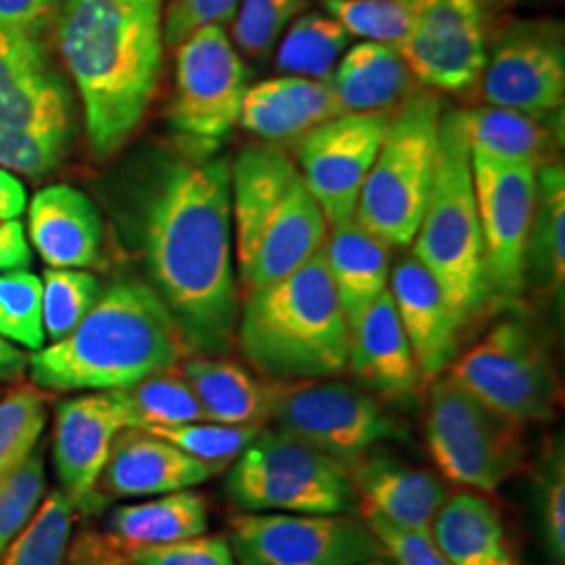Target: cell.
Returning <instances> with one entry per match:
<instances>
[{
  "label": "cell",
  "mask_w": 565,
  "mask_h": 565,
  "mask_svg": "<svg viewBox=\"0 0 565 565\" xmlns=\"http://www.w3.org/2000/svg\"><path fill=\"white\" fill-rule=\"evenodd\" d=\"M139 242L151 279L193 354L235 343L239 287L233 264L231 163L218 156L166 160L139 205Z\"/></svg>",
  "instance_id": "obj_1"
},
{
  "label": "cell",
  "mask_w": 565,
  "mask_h": 565,
  "mask_svg": "<svg viewBox=\"0 0 565 565\" xmlns=\"http://www.w3.org/2000/svg\"><path fill=\"white\" fill-rule=\"evenodd\" d=\"M57 42L90 147L111 158L141 126L160 84L163 0H65Z\"/></svg>",
  "instance_id": "obj_2"
},
{
  "label": "cell",
  "mask_w": 565,
  "mask_h": 565,
  "mask_svg": "<svg viewBox=\"0 0 565 565\" xmlns=\"http://www.w3.org/2000/svg\"><path fill=\"white\" fill-rule=\"evenodd\" d=\"M186 348L151 285H111L78 327L28 356L34 385L53 392L121 390L181 363Z\"/></svg>",
  "instance_id": "obj_3"
},
{
  "label": "cell",
  "mask_w": 565,
  "mask_h": 565,
  "mask_svg": "<svg viewBox=\"0 0 565 565\" xmlns=\"http://www.w3.org/2000/svg\"><path fill=\"white\" fill-rule=\"evenodd\" d=\"M235 342L247 363L277 384L329 380L348 369L350 327L323 252L245 294Z\"/></svg>",
  "instance_id": "obj_4"
},
{
  "label": "cell",
  "mask_w": 565,
  "mask_h": 565,
  "mask_svg": "<svg viewBox=\"0 0 565 565\" xmlns=\"http://www.w3.org/2000/svg\"><path fill=\"white\" fill-rule=\"evenodd\" d=\"M231 216L245 294L317 256L327 237L321 205L281 145H247L231 166Z\"/></svg>",
  "instance_id": "obj_5"
},
{
  "label": "cell",
  "mask_w": 565,
  "mask_h": 565,
  "mask_svg": "<svg viewBox=\"0 0 565 565\" xmlns=\"http://www.w3.org/2000/svg\"><path fill=\"white\" fill-rule=\"evenodd\" d=\"M413 256L440 285L459 329L490 306L484 243L473 184L471 149L463 114H443L434 181L424 218L413 239Z\"/></svg>",
  "instance_id": "obj_6"
},
{
  "label": "cell",
  "mask_w": 565,
  "mask_h": 565,
  "mask_svg": "<svg viewBox=\"0 0 565 565\" xmlns=\"http://www.w3.org/2000/svg\"><path fill=\"white\" fill-rule=\"evenodd\" d=\"M440 121L436 93L424 88L406 97L364 179L354 221L390 247H408L417 235L434 181Z\"/></svg>",
  "instance_id": "obj_7"
},
{
  "label": "cell",
  "mask_w": 565,
  "mask_h": 565,
  "mask_svg": "<svg viewBox=\"0 0 565 565\" xmlns=\"http://www.w3.org/2000/svg\"><path fill=\"white\" fill-rule=\"evenodd\" d=\"M431 382L425 443L436 469L446 482L497 492L524 467L525 425L486 406L448 373Z\"/></svg>",
  "instance_id": "obj_8"
},
{
  "label": "cell",
  "mask_w": 565,
  "mask_h": 565,
  "mask_svg": "<svg viewBox=\"0 0 565 565\" xmlns=\"http://www.w3.org/2000/svg\"><path fill=\"white\" fill-rule=\"evenodd\" d=\"M224 494L252 513H352L359 503L342 463L268 427L231 465Z\"/></svg>",
  "instance_id": "obj_9"
},
{
  "label": "cell",
  "mask_w": 565,
  "mask_h": 565,
  "mask_svg": "<svg viewBox=\"0 0 565 565\" xmlns=\"http://www.w3.org/2000/svg\"><path fill=\"white\" fill-rule=\"evenodd\" d=\"M174 51L177 70L168 124L181 153L216 156L239 126L249 70L223 25H205Z\"/></svg>",
  "instance_id": "obj_10"
},
{
  "label": "cell",
  "mask_w": 565,
  "mask_h": 565,
  "mask_svg": "<svg viewBox=\"0 0 565 565\" xmlns=\"http://www.w3.org/2000/svg\"><path fill=\"white\" fill-rule=\"evenodd\" d=\"M446 373L486 406L520 424H545L557 413L562 394L553 361L522 319L492 327Z\"/></svg>",
  "instance_id": "obj_11"
},
{
  "label": "cell",
  "mask_w": 565,
  "mask_h": 565,
  "mask_svg": "<svg viewBox=\"0 0 565 565\" xmlns=\"http://www.w3.org/2000/svg\"><path fill=\"white\" fill-rule=\"evenodd\" d=\"M273 384L275 429L345 465L385 440H404L406 429L363 387L308 380Z\"/></svg>",
  "instance_id": "obj_12"
},
{
  "label": "cell",
  "mask_w": 565,
  "mask_h": 565,
  "mask_svg": "<svg viewBox=\"0 0 565 565\" xmlns=\"http://www.w3.org/2000/svg\"><path fill=\"white\" fill-rule=\"evenodd\" d=\"M237 565H356L384 557L380 539L350 513H252L228 522Z\"/></svg>",
  "instance_id": "obj_13"
},
{
  "label": "cell",
  "mask_w": 565,
  "mask_h": 565,
  "mask_svg": "<svg viewBox=\"0 0 565 565\" xmlns=\"http://www.w3.org/2000/svg\"><path fill=\"white\" fill-rule=\"evenodd\" d=\"M490 303L518 306L525 291V243L536 203V168L471 156Z\"/></svg>",
  "instance_id": "obj_14"
},
{
  "label": "cell",
  "mask_w": 565,
  "mask_h": 565,
  "mask_svg": "<svg viewBox=\"0 0 565 565\" xmlns=\"http://www.w3.org/2000/svg\"><path fill=\"white\" fill-rule=\"evenodd\" d=\"M478 84L488 105L539 118L564 116V25L553 20L511 23L490 44Z\"/></svg>",
  "instance_id": "obj_15"
},
{
  "label": "cell",
  "mask_w": 565,
  "mask_h": 565,
  "mask_svg": "<svg viewBox=\"0 0 565 565\" xmlns=\"http://www.w3.org/2000/svg\"><path fill=\"white\" fill-rule=\"evenodd\" d=\"M492 0H429L398 46L408 72L427 90L478 86L490 49Z\"/></svg>",
  "instance_id": "obj_16"
},
{
  "label": "cell",
  "mask_w": 565,
  "mask_h": 565,
  "mask_svg": "<svg viewBox=\"0 0 565 565\" xmlns=\"http://www.w3.org/2000/svg\"><path fill=\"white\" fill-rule=\"evenodd\" d=\"M392 114L345 111L298 141V168L327 223L354 221L364 179L375 162Z\"/></svg>",
  "instance_id": "obj_17"
},
{
  "label": "cell",
  "mask_w": 565,
  "mask_h": 565,
  "mask_svg": "<svg viewBox=\"0 0 565 565\" xmlns=\"http://www.w3.org/2000/svg\"><path fill=\"white\" fill-rule=\"evenodd\" d=\"M0 121L39 135H72V99L36 34L0 25Z\"/></svg>",
  "instance_id": "obj_18"
},
{
  "label": "cell",
  "mask_w": 565,
  "mask_h": 565,
  "mask_svg": "<svg viewBox=\"0 0 565 565\" xmlns=\"http://www.w3.org/2000/svg\"><path fill=\"white\" fill-rule=\"evenodd\" d=\"M126 427H130L128 413L111 390L60 404L55 413L53 461L60 490L76 509L95 501V488L114 440Z\"/></svg>",
  "instance_id": "obj_19"
},
{
  "label": "cell",
  "mask_w": 565,
  "mask_h": 565,
  "mask_svg": "<svg viewBox=\"0 0 565 565\" xmlns=\"http://www.w3.org/2000/svg\"><path fill=\"white\" fill-rule=\"evenodd\" d=\"M348 366L363 390L385 403H408L417 396L424 375L390 289L369 306L350 333Z\"/></svg>",
  "instance_id": "obj_20"
},
{
  "label": "cell",
  "mask_w": 565,
  "mask_h": 565,
  "mask_svg": "<svg viewBox=\"0 0 565 565\" xmlns=\"http://www.w3.org/2000/svg\"><path fill=\"white\" fill-rule=\"evenodd\" d=\"M216 471L210 465L182 452L160 436L126 427L116 436L109 459L95 488L107 497H153L189 490L207 482Z\"/></svg>",
  "instance_id": "obj_21"
},
{
  "label": "cell",
  "mask_w": 565,
  "mask_h": 565,
  "mask_svg": "<svg viewBox=\"0 0 565 565\" xmlns=\"http://www.w3.org/2000/svg\"><path fill=\"white\" fill-rule=\"evenodd\" d=\"M359 507L390 524L429 534L438 509L448 497L445 482L429 469L403 463L384 452H364L345 465Z\"/></svg>",
  "instance_id": "obj_22"
},
{
  "label": "cell",
  "mask_w": 565,
  "mask_h": 565,
  "mask_svg": "<svg viewBox=\"0 0 565 565\" xmlns=\"http://www.w3.org/2000/svg\"><path fill=\"white\" fill-rule=\"evenodd\" d=\"M392 300L424 380L448 371L459 352V324L440 285L415 256H406L392 273Z\"/></svg>",
  "instance_id": "obj_23"
},
{
  "label": "cell",
  "mask_w": 565,
  "mask_h": 565,
  "mask_svg": "<svg viewBox=\"0 0 565 565\" xmlns=\"http://www.w3.org/2000/svg\"><path fill=\"white\" fill-rule=\"evenodd\" d=\"M345 114L329 78L279 76L249 84L239 126L264 142L300 141L312 128Z\"/></svg>",
  "instance_id": "obj_24"
},
{
  "label": "cell",
  "mask_w": 565,
  "mask_h": 565,
  "mask_svg": "<svg viewBox=\"0 0 565 565\" xmlns=\"http://www.w3.org/2000/svg\"><path fill=\"white\" fill-rule=\"evenodd\" d=\"M30 239L51 268H88L102 254L103 223L97 205L70 184L39 191L30 203Z\"/></svg>",
  "instance_id": "obj_25"
},
{
  "label": "cell",
  "mask_w": 565,
  "mask_h": 565,
  "mask_svg": "<svg viewBox=\"0 0 565 565\" xmlns=\"http://www.w3.org/2000/svg\"><path fill=\"white\" fill-rule=\"evenodd\" d=\"M321 252L352 333L369 306L387 289L390 245L356 221H348L333 224Z\"/></svg>",
  "instance_id": "obj_26"
},
{
  "label": "cell",
  "mask_w": 565,
  "mask_h": 565,
  "mask_svg": "<svg viewBox=\"0 0 565 565\" xmlns=\"http://www.w3.org/2000/svg\"><path fill=\"white\" fill-rule=\"evenodd\" d=\"M429 534L450 565H515L501 513L482 492L461 488L448 494Z\"/></svg>",
  "instance_id": "obj_27"
},
{
  "label": "cell",
  "mask_w": 565,
  "mask_h": 565,
  "mask_svg": "<svg viewBox=\"0 0 565 565\" xmlns=\"http://www.w3.org/2000/svg\"><path fill=\"white\" fill-rule=\"evenodd\" d=\"M461 114L471 156L490 162L522 163L536 170L557 162V147L562 142L553 126L557 118H539L494 105Z\"/></svg>",
  "instance_id": "obj_28"
},
{
  "label": "cell",
  "mask_w": 565,
  "mask_h": 565,
  "mask_svg": "<svg viewBox=\"0 0 565 565\" xmlns=\"http://www.w3.org/2000/svg\"><path fill=\"white\" fill-rule=\"evenodd\" d=\"M177 366L202 404L205 422L224 425L270 422L273 384L258 382L242 364L224 356L193 354Z\"/></svg>",
  "instance_id": "obj_29"
},
{
  "label": "cell",
  "mask_w": 565,
  "mask_h": 565,
  "mask_svg": "<svg viewBox=\"0 0 565 565\" xmlns=\"http://www.w3.org/2000/svg\"><path fill=\"white\" fill-rule=\"evenodd\" d=\"M329 82L343 111L377 114L394 109L417 90L398 49L380 42H359L335 65Z\"/></svg>",
  "instance_id": "obj_30"
},
{
  "label": "cell",
  "mask_w": 565,
  "mask_h": 565,
  "mask_svg": "<svg viewBox=\"0 0 565 565\" xmlns=\"http://www.w3.org/2000/svg\"><path fill=\"white\" fill-rule=\"evenodd\" d=\"M207 503L189 490L168 492L162 499L116 507L107 518V539L121 548L168 545L207 530Z\"/></svg>",
  "instance_id": "obj_31"
},
{
  "label": "cell",
  "mask_w": 565,
  "mask_h": 565,
  "mask_svg": "<svg viewBox=\"0 0 565 565\" xmlns=\"http://www.w3.org/2000/svg\"><path fill=\"white\" fill-rule=\"evenodd\" d=\"M525 282L562 296L565 282L564 162L536 172V203L525 243Z\"/></svg>",
  "instance_id": "obj_32"
},
{
  "label": "cell",
  "mask_w": 565,
  "mask_h": 565,
  "mask_svg": "<svg viewBox=\"0 0 565 565\" xmlns=\"http://www.w3.org/2000/svg\"><path fill=\"white\" fill-rule=\"evenodd\" d=\"M350 34L340 21L323 13H303L291 21L277 42L275 67L285 76H300L327 81L343 51L350 44Z\"/></svg>",
  "instance_id": "obj_33"
},
{
  "label": "cell",
  "mask_w": 565,
  "mask_h": 565,
  "mask_svg": "<svg viewBox=\"0 0 565 565\" xmlns=\"http://www.w3.org/2000/svg\"><path fill=\"white\" fill-rule=\"evenodd\" d=\"M128 413L130 427H172L205 422L202 404L184 382L179 366L153 373L141 382L111 390Z\"/></svg>",
  "instance_id": "obj_34"
},
{
  "label": "cell",
  "mask_w": 565,
  "mask_h": 565,
  "mask_svg": "<svg viewBox=\"0 0 565 565\" xmlns=\"http://www.w3.org/2000/svg\"><path fill=\"white\" fill-rule=\"evenodd\" d=\"M76 507L61 492H51L32 520L0 555V565H65Z\"/></svg>",
  "instance_id": "obj_35"
},
{
  "label": "cell",
  "mask_w": 565,
  "mask_h": 565,
  "mask_svg": "<svg viewBox=\"0 0 565 565\" xmlns=\"http://www.w3.org/2000/svg\"><path fill=\"white\" fill-rule=\"evenodd\" d=\"M429 0H324L350 36L398 49Z\"/></svg>",
  "instance_id": "obj_36"
},
{
  "label": "cell",
  "mask_w": 565,
  "mask_h": 565,
  "mask_svg": "<svg viewBox=\"0 0 565 565\" xmlns=\"http://www.w3.org/2000/svg\"><path fill=\"white\" fill-rule=\"evenodd\" d=\"M102 282L82 268H49L42 275V327L51 342L72 333L102 298Z\"/></svg>",
  "instance_id": "obj_37"
},
{
  "label": "cell",
  "mask_w": 565,
  "mask_h": 565,
  "mask_svg": "<svg viewBox=\"0 0 565 565\" xmlns=\"http://www.w3.org/2000/svg\"><path fill=\"white\" fill-rule=\"evenodd\" d=\"M44 396L21 385L0 398V484L36 450L46 425Z\"/></svg>",
  "instance_id": "obj_38"
},
{
  "label": "cell",
  "mask_w": 565,
  "mask_h": 565,
  "mask_svg": "<svg viewBox=\"0 0 565 565\" xmlns=\"http://www.w3.org/2000/svg\"><path fill=\"white\" fill-rule=\"evenodd\" d=\"M266 425H224L214 422L149 427L147 431L179 446L182 452L210 465L216 473L226 465L235 463L247 446L252 445Z\"/></svg>",
  "instance_id": "obj_39"
},
{
  "label": "cell",
  "mask_w": 565,
  "mask_h": 565,
  "mask_svg": "<svg viewBox=\"0 0 565 565\" xmlns=\"http://www.w3.org/2000/svg\"><path fill=\"white\" fill-rule=\"evenodd\" d=\"M0 338L34 352L44 348L41 277L28 270L0 277Z\"/></svg>",
  "instance_id": "obj_40"
},
{
  "label": "cell",
  "mask_w": 565,
  "mask_h": 565,
  "mask_svg": "<svg viewBox=\"0 0 565 565\" xmlns=\"http://www.w3.org/2000/svg\"><path fill=\"white\" fill-rule=\"evenodd\" d=\"M302 4L303 0H239L233 39L242 57L254 63L268 60Z\"/></svg>",
  "instance_id": "obj_41"
},
{
  "label": "cell",
  "mask_w": 565,
  "mask_h": 565,
  "mask_svg": "<svg viewBox=\"0 0 565 565\" xmlns=\"http://www.w3.org/2000/svg\"><path fill=\"white\" fill-rule=\"evenodd\" d=\"M44 488V457L41 450H34L28 461L0 484V555L36 513Z\"/></svg>",
  "instance_id": "obj_42"
},
{
  "label": "cell",
  "mask_w": 565,
  "mask_h": 565,
  "mask_svg": "<svg viewBox=\"0 0 565 565\" xmlns=\"http://www.w3.org/2000/svg\"><path fill=\"white\" fill-rule=\"evenodd\" d=\"M70 137L39 135L0 121V168L25 177L55 170L65 156Z\"/></svg>",
  "instance_id": "obj_43"
},
{
  "label": "cell",
  "mask_w": 565,
  "mask_h": 565,
  "mask_svg": "<svg viewBox=\"0 0 565 565\" xmlns=\"http://www.w3.org/2000/svg\"><path fill=\"white\" fill-rule=\"evenodd\" d=\"M539 513L546 551L555 565L565 564V461L564 446H551L539 476Z\"/></svg>",
  "instance_id": "obj_44"
},
{
  "label": "cell",
  "mask_w": 565,
  "mask_h": 565,
  "mask_svg": "<svg viewBox=\"0 0 565 565\" xmlns=\"http://www.w3.org/2000/svg\"><path fill=\"white\" fill-rule=\"evenodd\" d=\"M124 553L135 565H237L228 539L218 534H200L168 545L124 548Z\"/></svg>",
  "instance_id": "obj_45"
},
{
  "label": "cell",
  "mask_w": 565,
  "mask_h": 565,
  "mask_svg": "<svg viewBox=\"0 0 565 565\" xmlns=\"http://www.w3.org/2000/svg\"><path fill=\"white\" fill-rule=\"evenodd\" d=\"M364 524L380 539L385 555L396 565H450L440 548L431 541V534L390 524L382 515L359 507Z\"/></svg>",
  "instance_id": "obj_46"
},
{
  "label": "cell",
  "mask_w": 565,
  "mask_h": 565,
  "mask_svg": "<svg viewBox=\"0 0 565 565\" xmlns=\"http://www.w3.org/2000/svg\"><path fill=\"white\" fill-rule=\"evenodd\" d=\"M239 0H170L163 9V44L177 49L205 25H226L235 20Z\"/></svg>",
  "instance_id": "obj_47"
},
{
  "label": "cell",
  "mask_w": 565,
  "mask_h": 565,
  "mask_svg": "<svg viewBox=\"0 0 565 565\" xmlns=\"http://www.w3.org/2000/svg\"><path fill=\"white\" fill-rule=\"evenodd\" d=\"M65 565H135L124 548L99 532H82L67 548Z\"/></svg>",
  "instance_id": "obj_48"
},
{
  "label": "cell",
  "mask_w": 565,
  "mask_h": 565,
  "mask_svg": "<svg viewBox=\"0 0 565 565\" xmlns=\"http://www.w3.org/2000/svg\"><path fill=\"white\" fill-rule=\"evenodd\" d=\"M60 0H0V25L39 34Z\"/></svg>",
  "instance_id": "obj_49"
},
{
  "label": "cell",
  "mask_w": 565,
  "mask_h": 565,
  "mask_svg": "<svg viewBox=\"0 0 565 565\" xmlns=\"http://www.w3.org/2000/svg\"><path fill=\"white\" fill-rule=\"evenodd\" d=\"M32 264V249L20 218L0 221V273L25 270Z\"/></svg>",
  "instance_id": "obj_50"
},
{
  "label": "cell",
  "mask_w": 565,
  "mask_h": 565,
  "mask_svg": "<svg viewBox=\"0 0 565 565\" xmlns=\"http://www.w3.org/2000/svg\"><path fill=\"white\" fill-rule=\"evenodd\" d=\"M25 189L18 177L0 168V221L20 218L25 210Z\"/></svg>",
  "instance_id": "obj_51"
},
{
  "label": "cell",
  "mask_w": 565,
  "mask_h": 565,
  "mask_svg": "<svg viewBox=\"0 0 565 565\" xmlns=\"http://www.w3.org/2000/svg\"><path fill=\"white\" fill-rule=\"evenodd\" d=\"M28 369V354L0 338V384L15 382Z\"/></svg>",
  "instance_id": "obj_52"
},
{
  "label": "cell",
  "mask_w": 565,
  "mask_h": 565,
  "mask_svg": "<svg viewBox=\"0 0 565 565\" xmlns=\"http://www.w3.org/2000/svg\"><path fill=\"white\" fill-rule=\"evenodd\" d=\"M356 565H396L387 555H384V557H377V559H371V562H364V564H356Z\"/></svg>",
  "instance_id": "obj_53"
}]
</instances>
